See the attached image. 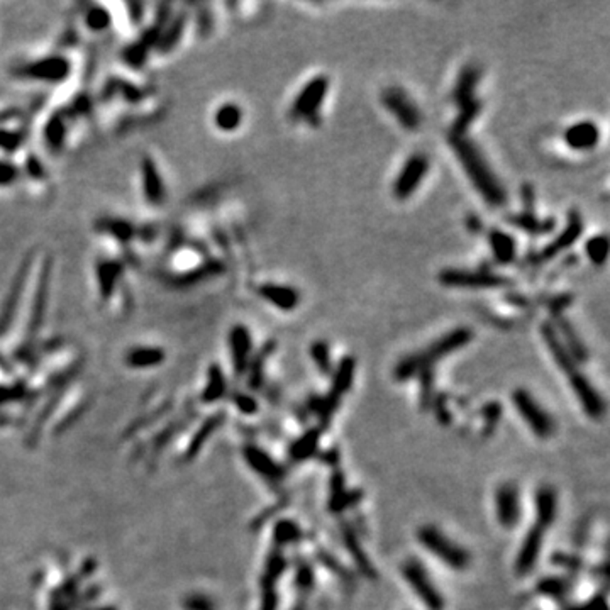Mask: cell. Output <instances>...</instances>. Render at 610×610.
<instances>
[{
	"label": "cell",
	"mask_w": 610,
	"mask_h": 610,
	"mask_svg": "<svg viewBox=\"0 0 610 610\" xmlns=\"http://www.w3.org/2000/svg\"><path fill=\"white\" fill-rule=\"evenodd\" d=\"M258 295L280 311L287 312L294 311L300 302V294L294 287L278 285V283H263L258 287Z\"/></svg>",
	"instance_id": "cell-22"
},
{
	"label": "cell",
	"mask_w": 610,
	"mask_h": 610,
	"mask_svg": "<svg viewBox=\"0 0 610 610\" xmlns=\"http://www.w3.org/2000/svg\"><path fill=\"white\" fill-rule=\"evenodd\" d=\"M566 582H564V580H562V578H547V580H544V582H541L539 583V590H541L543 593H546V595H551V597H563L564 593H566Z\"/></svg>",
	"instance_id": "cell-40"
},
{
	"label": "cell",
	"mask_w": 610,
	"mask_h": 610,
	"mask_svg": "<svg viewBox=\"0 0 610 610\" xmlns=\"http://www.w3.org/2000/svg\"><path fill=\"white\" fill-rule=\"evenodd\" d=\"M20 175V168L15 167L14 163L4 162L0 160V187H9V185L18 181Z\"/></svg>",
	"instance_id": "cell-39"
},
{
	"label": "cell",
	"mask_w": 610,
	"mask_h": 610,
	"mask_svg": "<svg viewBox=\"0 0 610 610\" xmlns=\"http://www.w3.org/2000/svg\"><path fill=\"white\" fill-rule=\"evenodd\" d=\"M438 278L444 287L468 288V290H492V288L512 285V280L502 275L488 273V271L456 270V268H446L441 271Z\"/></svg>",
	"instance_id": "cell-8"
},
{
	"label": "cell",
	"mask_w": 610,
	"mask_h": 610,
	"mask_svg": "<svg viewBox=\"0 0 610 610\" xmlns=\"http://www.w3.org/2000/svg\"><path fill=\"white\" fill-rule=\"evenodd\" d=\"M484 419L485 424H488V431L492 429V427H495L498 424V420L502 417V407L498 405L497 402H490L484 405Z\"/></svg>",
	"instance_id": "cell-41"
},
{
	"label": "cell",
	"mask_w": 610,
	"mask_h": 610,
	"mask_svg": "<svg viewBox=\"0 0 610 610\" xmlns=\"http://www.w3.org/2000/svg\"><path fill=\"white\" fill-rule=\"evenodd\" d=\"M521 492L517 485L502 484L495 492V515L498 524L505 529H512L521 521Z\"/></svg>",
	"instance_id": "cell-15"
},
{
	"label": "cell",
	"mask_w": 610,
	"mask_h": 610,
	"mask_svg": "<svg viewBox=\"0 0 610 610\" xmlns=\"http://www.w3.org/2000/svg\"><path fill=\"white\" fill-rule=\"evenodd\" d=\"M402 576L412 592L417 595V599L422 602L429 610H444V599L443 593L438 590L434 582L431 580L429 573L426 566L417 562L415 558H409L402 564Z\"/></svg>",
	"instance_id": "cell-6"
},
{
	"label": "cell",
	"mask_w": 610,
	"mask_h": 610,
	"mask_svg": "<svg viewBox=\"0 0 610 610\" xmlns=\"http://www.w3.org/2000/svg\"><path fill=\"white\" fill-rule=\"evenodd\" d=\"M238 403H239V409L241 410H245V412H253L254 410V402L251 401L249 397H241L238 401Z\"/></svg>",
	"instance_id": "cell-48"
},
{
	"label": "cell",
	"mask_w": 610,
	"mask_h": 610,
	"mask_svg": "<svg viewBox=\"0 0 610 610\" xmlns=\"http://www.w3.org/2000/svg\"><path fill=\"white\" fill-rule=\"evenodd\" d=\"M449 143H451L456 158L460 160L461 167L467 171L468 179L476 188V192L484 197L488 205L502 207L507 202L505 188L498 181L490 164L486 163L476 144L469 141L467 136H449Z\"/></svg>",
	"instance_id": "cell-1"
},
{
	"label": "cell",
	"mask_w": 610,
	"mask_h": 610,
	"mask_svg": "<svg viewBox=\"0 0 610 610\" xmlns=\"http://www.w3.org/2000/svg\"><path fill=\"white\" fill-rule=\"evenodd\" d=\"M329 90V78L324 75H317L312 80L307 82V85L304 86L299 92V96L295 97L294 104H292L290 115L294 119H305L309 121V124L317 126V122L320 121L319 117V109L323 105L325 96H327Z\"/></svg>",
	"instance_id": "cell-7"
},
{
	"label": "cell",
	"mask_w": 610,
	"mask_h": 610,
	"mask_svg": "<svg viewBox=\"0 0 610 610\" xmlns=\"http://www.w3.org/2000/svg\"><path fill=\"white\" fill-rule=\"evenodd\" d=\"M564 375L568 377L570 382L573 394L576 395L580 403H582L583 410L587 412L588 417L592 419H600L605 414V402L600 397L599 391L595 390V387L588 382V378L583 373L578 372V366H573V368L566 370Z\"/></svg>",
	"instance_id": "cell-14"
},
{
	"label": "cell",
	"mask_w": 610,
	"mask_h": 610,
	"mask_svg": "<svg viewBox=\"0 0 610 610\" xmlns=\"http://www.w3.org/2000/svg\"><path fill=\"white\" fill-rule=\"evenodd\" d=\"M481 78V68L475 63H469L460 72L458 75L455 90H453V98H455L458 109L472 104L476 100V86Z\"/></svg>",
	"instance_id": "cell-20"
},
{
	"label": "cell",
	"mask_w": 610,
	"mask_h": 610,
	"mask_svg": "<svg viewBox=\"0 0 610 610\" xmlns=\"http://www.w3.org/2000/svg\"><path fill=\"white\" fill-rule=\"evenodd\" d=\"M84 24L90 32L100 34V32L110 29L114 24V12L109 7L98 6V4L97 6H89L84 11Z\"/></svg>",
	"instance_id": "cell-28"
},
{
	"label": "cell",
	"mask_w": 610,
	"mask_h": 610,
	"mask_svg": "<svg viewBox=\"0 0 610 610\" xmlns=\"http://www.w3.org/2000/svg\"><path fill=\"white\" fill-rule=\"evenodd\" d=\"M558 512V495L551 486L544 485L536 493V522L547 529Z\"/></svg>",
	"instance_id": "cell-24"
},
{
	"label": "cell",
	"mask_w": 610,
	"mask_h": 610,
	"mask_svg": "<svg viewBox=\"0 0 610 610\" xmlns=\"http://www.w3.org/2000/svg\"><path fill=\"white\" fill-rule=\"evenodd\" d=\"M212 122L222 133H233L242 122V109L236 102H224L214 110Z\"/></svg>",
	"instance_id": "cell-26"
},
{
	"label": "cell",
	"mask_w": 610,
	"mask_h": 610,
	"mask_svg": "<svg viewBox=\"0 0 610 610\" xmlns=\"http://www.w3.org/2000/svg\"><path fill=\"white\" fill-rule=\"evenodd\" d=\"M317 444H319V431L312 429L305 432L299 441H295L294 446L290 449V455L295 461H304L314 455Z\"/></svg>",
	"instance_id": "cell-31"
},
{
	"label": "cell",
	"mask_w": 610,
	"mask_h": 610,
	"mask_svg": "<svg viewBox=\"0 0 610 610\" xmlns=\"http://www.w3.org/2000/svg\"><path fill=\"white\" fill-rule=\"evenodd\" d=\"M417 539L424 550L429 551L439 562L448 564L453 570H465L472 562V556H469L468 551L460 544H456L451 538H448L439 527L431 524L419 527Z\"/></svg>",
	"instance_id": "cell-3"
},
{
	"label": "cell",
	"mask_w": 610,
	"mask_h": 610,
	"mask_svg": "<svg viewBox=\"0 0 610 610\" xmlns=\"http://www.w3.org/2000/svg\"><path fill=\"white\" fill-rule=\"evenodd\" d=\"M275 346H277L275 341H268V343L261 348V351L258 353V356L254 358L253 363H251V387H253V389H258V387L263 383V370H265V361H266V358L275 351Z\"/></svg>",
	"instance_id": "cell-33"
},
{
	"label": "cell",
	"mask_w": 610,
	"mask_h": 610,
	"mask_svg": "<svg viewBox=\"0 0 610 610\" xmlns=\"http://www.w3.org/2000/svg\"><path fill=\"white\" fill-rule=\"evenodd\" d=\"M490 246H492V253L495 257L497 263L500 265H510L517 257V245H515V239L510 234L504 233V231L492 229V233L488 234Z\"/></svg>",
	"instance_id": "cell-25"
},
{
	"label": "cell",
	"mask_w": 610,
	"mask_h": 610,
	"mask_svg": "<svg viewBox=\"0 0 610 610\" xmlns=\"http://www.w3.org/2000/svg\"><path fill=\"white\" fill-rule=\"evenodd\" d=\"M141 190L144 200L151 207H162L167 200V187L160 173L158 164L150 155H144L141 160Z\"/></svg>",
	"instance_id": "cell-16"
},
{
	"label": "cell",
	"mask_w": 610,
	"mask_h": 610,
	"mask_svg": "<svg viewBox=\"0 0 610 610\" xmlns=\"http://www.w3.org/2000/svg\"><path fill=\"white\" fill-rule=\"evenodd\" d=\"M300 536H302V531L292 521L278 522L277 529H275V539H277L280 544H290L294 541H299Z\"/></svg>",
	"instance_id": "cell-36"
},
{
	"label": "cell",
	"mask_w": 610,
	"mask_h": 610,
	"mask_svg": "<svg viewBox=\"0 0 610 610\" xmlns=\"http://www.w3.org/2000/svg\"><path fill=\"white\" fill-rule=\"evenodd\" d=\"M226 390V382H224V375L217 366H214L212 370H210V382L207 390H205V398L207 401H216V398L222 397V394H224Z\"/></svg>",
	"instance_id": "cell-37"
},
{
	"label": "cell",
	"mask_w": 610,
	"mask_h": 610,
	"mask_svg": "<svg viewBox=\"0 0 610 610\" xmlns=\"http://www.w3.org/2000/svg\"><path fill=\"white\" fill-rule=\"evenodd\" d=\"M521 197H522V202H524V212L534 214L536 192H534V187H533V185H531V183H524V185H522Z\"/></svg>",
	"instance_id": "cell-43"
},
{
	"label": "cell",
	"mask_w": 610,
	"mask_h": 610,
	"mask_svg": "<svg viewBox=\"0 0 610 610\" xmlns=\"http://www.w3.org/2000/svg\"><path fill=\"white\" fill-rule=\"evenodd\" d=\"M245 455L248 463L251 465V468L259 473L263 478H266L268 481H271V484H277V481L285 476L283 475V468L280 467L273 458L268 456L265 451H261V449L248 448L245 451Z\"/></svg>",
	"instance_id": "cell-23"
},
{
	"label": "cell",
	"mask_w": 610,
	"mask_h": 610,
	"mask_svg": "<svg viewBox=\"0 0 610 610\" xmlns=\"http://www.w3.org/2000/svg\"><path fill=\"white\" fill-rule=\"evenodd\" d=\"M544 534H546V527L538 524V522H534V526L527 531L521 550H519L517 562H515V571L519 575H527L529 571H533L534 564L538 563L539 554H541Z\"/></svg>",
	"instance_id": "cell-17"
},
{
	"label": "cell",
	"mask_w": 610,
	"mask_h": 610,
	"mask_svg": "<svg viewBox=\"0 0 610 610\" xmlns=\"http://www.w3.org/2000/svg\"><path fill=\"white\" fill-rule=\"evenodd\" d=\"M512 403L526 426L534 432L536 438L550 439L554 434L556 424L551 414L531 395V391L517 389L512 391Z\"/></svg>",
	"instance_id": "cell-5"
},
{
	"label": "cell",
	"mask_w": 610,
	"mask_h": 610,
	"mask_svg": "<svg viewBox=\"0 0 610 610\" xmlns=\"http://www.w3.org/2000/svg\"><path fill=\"white\" fill-rule=\"evenodd\" d=\"M229 348H231V358H233L234 370H236L238 375H242L246 370H248L251 348H253L248 327H245L242 324H238L231 329Z\"/></svg>",
	"instance_id": "cell-18"
},
{
	"label": "cell",
	"mask_w": 610,
	"mask_h": 610,
	"mask_svg": "<svg viewBox=\"0 0 610 610\" xmlns=\"http://www.w3.org/2000/svg\"><path fill=\"white\" fill-rule=\"evenodd\" d=\"M295 585L297 588L302 592H309L314 587V570H312L307 563H300L299 566H297Z\"/></svg>",
	"instance_id": "cell-38"
},
{
	"label": "cell",
	"mask_w": 610,
	"mask_h": 610,
	"mask_svg": "<svg viewBox=\"0 0 610 610\" xmlns=\"http://www.w3.org/2000/svg\"><path fill=\"white\" fill-rule=\"evenodd\" d=\"M564 143L575 151H588L600 141V129L595 122L580 121L564 131Z\"/></svg>",
	"instance_id": "cell-19"
},
{
	"label": "cell",
	"mask_w": 610,
	"mask_h": 610,
	"mask_svg": "<svg viewBox=\"0 0 610 610\" xmlns=\"http://www.w3.org/2000/svg\"><path fill=\"white\" fill-rule=\"evenodd\" d=\"M507 221L510 222V224L515 226V228L522 229L527 234H534V236H539V234H547L551 233V231H554L556 228V221L553 217H547V219H538L534 214L529 212H521L517 214V216H509L507 217Z\"/></svg>",
	"instance_id": "cell-27"
},
{
	"label": "cell",
	"mask_w": 610,
	"mask_h": 610,
	"mask_svg": "<svg viewBox=\"0 0 610 610\" xmlns=\"http://www.w3.org/2000/svg\"><path fill=\"white\" fill-rule=\"evenodd\" d=\"M472 339H473V331L468 327H456L453 329V331L443 334L439 339H436L434 343L427 346V348L422 349V351H417L414 354H409V356L402 358L394 370L395 380L405 382L409 380V378L415 377L420 370L432 368L434 363L446 358L448 354L455 353L456 349L465 348V346L472 343Z\"/></svg>",
	"instance_id": "cell-2"
},
{
	"label": "cell",
	"mask_w": 610,
	"mask_h": 610,
	"mask_svg": "<svg viewBox=\"0 0 610 610\" xmlns=\"http://www.w3.org/2000/svg\"><path fill=\"white\" fill-rule=\"evenodd\" d=\"M343 539H344L346 547H348V551L351 553V556L354 558V563H356V566L360 568V571L365 573L366 576H375L373 564L370 563L368 556L365 554V551H363L360 541H358L356 534H354V531L349 526L343 527Z\"/></svg>",
	"instance_id": "cell-29"
},
{
	"label": "cell",
	"mask_w": 610,
	"mask_h": 610,
	"mask_svg": "<svg viewBox=\"0 0 610 610\" xmlns=\"http://www.w3.org/2000/svg\"><path fill=\"white\" fill-rule=\"evenodd\" d=\"M429 171V158L424 152H415L405 163L394 181V195L398 200H405L417 190L424 176Z\"/></svg>",
	"instance_id": "cell-13"
},
{
	"label": "cell",
	"mask_w": 610,
	"mask_h": 610,
	"mask_svg": "<svg viewBox=\"0 0 610 610\" xmlns=\"http://www.w3.org/2000/svg\"><path fill=\"white\" fill-rule=\"evenodd\" d=\"M354 370H356V361H354L353 356H344L343 360L339 361L336 372H334L331 391H329L323 401L319 402V405H317V412H319L323 422H329L334 410L339 407L343 395L353 387Z\"/></svg>",
	"instance_id": "cell-9"
},
{
	"label": "cell",
	"mask_w": 610,
	"mask_h": 610,
	"mask_svg": "<svg viewBox=\"0 0 610 610\" xmlns=\"http://www.w3.org/2000/svg\"><path fill=\"white\" fill-rule=\"evenodd\" d=\"M554 317V329L558 332L559 339L566 348V351L570 353V356L575 360V363H585L588 360V349L583 344V341L580 339L578 332L575 331L573 324L566 319L563 314L553 316Z\"/></svg>",
	"instance_id": "cell-21"
},
{
	"label": "cell",
	"mask_w": 610,
	"mask_h": 610,
	"mask_svg": "<svg viewBox=\"0 0 610 610\" xmlns=\"http://www.w3.org/2000/svg\"><path fill=\"white\" fill-rule=\"evenodd\" d=\"M570 304H571V295H559V297H554V299L551 300L550 309H551V312H553V316H559V314H563V311Z\"/></svg>",
	"instance_id": "cell-44"
},
{
	"label": "cell",
	"mask_w": 610,
	"mask_h": 610,
	"mask_svg": "<svg viewBox=\"0 0 610 610\" xmlns=\"http://www.w3.org/2000/svg\"><path fill=\"white\" fill-rule=\"evenodd\" d=\"M97 292L102 302L114 304L115 297L124 285V261L112 257L98 259L96 263Z\"/></svg>",
	"instance_id": "cell-11"
},
{
	"label": "cell",
	"mask_w": 610,
	"mask_h": 610,
	"mask_svg": "<svg viewBox=\"0 0 610 610\" xmlns=\"http://www.w3.org/2000/svg\"><path fill=\"white\" fill-rule=\"evenodd\" d=\"M294 610H305V605H297Z\"/></svg>",
	"instance_id": "cell-49"
},
{
	"label": "cell",
	"mask_w": 610,
	"mask_h": 610,
	"mask_svg": "<svg viewBox=\"0 0 610 610\" xmlns=\"http://www.w3.org/2000/svg\"><path fill=\"white\" fill-rule=\"evenodd\" d=\"M585 249H587L588 258H590L593 265H604V263L607 261L609 254V239L605 236H593L587 241Z\"/></svg>",
	"instance_id": "cell-34"
},
{
	"label": "cell",
	"mask_w": 610,
	"mask_h": 610,
	"mask_svg": "<svg viewBox=\"0 0 610 610\" xmlns=\"http://www.w3.org/2000/svg\"><path fill=\"white\" fill-rule=\"evenodd\" d=\"M382 102L387 107V110L398 121L403 129L415 131L422 122V114H420L419 107L409 97L405 90L398 89V86H390L382 93Z\"/></svg>",
	"instance_id": "cell-10"
},
{
	"label": "cell",
	"mask_w": 610,
	"mask_h": 610,
	"mask_svg": "<svg viewBox=\"0 0 610 610\" xmlns=\"http://www.w3.org/2000/svg\"><path fill=\"white\" fill-rule=\"evenodd\" d=\"M277 607H278V597L277 593L273 592V588H270V590H266L265 597H263L261 609L259 610H277Z\"/></svg>",
	"instance_id": "cell-46"
},
{
	"label": "cell",
	"mask_w": 610,
	"mask_h": 610,
	"mask_svg": "<svg viewBox=\"0 0 610 610\" xmlns=\"http://www.w3.org/2000/svg\"><path fill=\"white\" fill-rule=\"evenodd\" d=\"M571 610H607V602H605L604 597H595V599L587 602V604L573 607Z\"/></svg>",
	"instance_id": "cell-45"
},
{
	"label": "cell",
	"mask_w": 610,
	"mask_h": 610,
	"mask_svg": "<svg viewBox=\"0 0 610 610\" xmlns=\"http://www.w3.org/2000/svg\"><path fill=\"white\" fill-rule=\"evenodd\" d=\"M417 375L420 378V405H422V409H427L432 397H434V372H432V368H424Z\"/></svg>",
	"instance_id": "cell-35"
},
{
	"label": "cell",
	"mask_w": 610,
	"mask_h": 610,
	"mask_svg": "<svg viewBox=\"0 0 610 610\" xmlns=\"http://www.w3.org/2000/svg\"><path fill=\"white\" fill-rule=\"evenodd\" d=\"M72 73L70 60L63 55H48L36 60L24 61L12 68V75L22 80H34L39 84H61Z\"/></svg>",
	"instance_id": "cell-4"
},
{
	"label": "cell",
	"mask_w": 610,
	"mask_h": 610,
	"mask_svg": "<svg viewBox=\"0 0 610 610\" xmlns=\"http://www.w3.org/2000/svg\"><path fill=\"white\" fill-rule=\"evenodd\" d=\"M311 358L314 360L317 370L323 375H329L332 372V360H331V348L325 341H316L311 344Z\"/></svg>",
	"instance_id": "cell-32"
},
{
	"label": "cell",
	"mask_w": 610,
	"mask_h": 610,
	"mask_svg": "<svg viewBox=\"0 0 610 610\" xmlns=\"http://www.w3.org/2000/svg\"><path fill=\"white\" fill-rule=\"evenodd\" d=\"M283 570H285V562H283V558L280 554H275L273 558L270 559V564H268V570H266V583H273L275 580L278 578L280 575H282Z\"/></svg>",
	"instance_id": "cell-42"
},
{
	"label": "cell",
	"mask_w": 610,
	"mask_h": 610,
	"mask_svg": "<svg viewBox=\"0 0 610 610\" xmlns=\"http://www.w3.org/2000/svg\"><path fill=\"white\" fill-rule=\"evenodd\" d=\"M582 233H583L582 216H580L578 210H570V212H568V221H566V226H564V229L558 234V238L553 239V241L546 246V248H543L541 251H538V253L531 257L533 258V263H536V265H541V263L553 261V259L558 257V254H562L563 251L570 249L571 246L578 241V238L582 236Z\"/></svg>",
	"instance_id": "cell-12"
},
{
	"label": "cell",
	"mask_w": 610,
	"mask_h": 610,
	"mask_svg": "<svg viewBox=\"0 0 610 610\" xmlns=\"http://www.w3.org/2000/svg\"><path fill=\"white\" fill-rule=\"evenodd\" d=\"M467 226H468V229H469V233H475V234H478L481 231V221L478 219L476 216H469L468 217V221H467Z\"/></svg>",
	"instance_id": "cell-47"
},
{
	"label": "cell",
	"mask_w": 610,
	"mask_h": 610,
	"mask_svg": "<svg viewBox=\"0 0 610 610\" xmlns=\"http://www.w3.org/2000/svg\"><path fill=\"white\" fill-rule=\"evenodd\" d=\"M127 363L134 368H150V366L158 365L164 360V351L160 348H150V346H143V348H134L127 353Z\"/></svg>",
	"instance_id": "cell-30"
}]
</instances>
